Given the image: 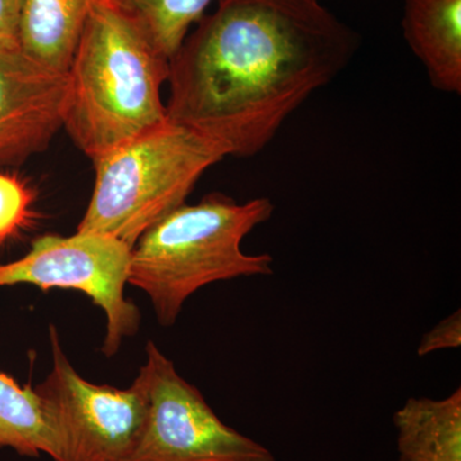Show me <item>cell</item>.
Instances as JSON below:
<instances>
[{
	"label": "cell",
	"mask_w": 461,
	"mask_h": 461,
	"mask_svg": "<svg viewBox=\"0 0 461 461\" xmlns=\"http://www.w3.org/2000/svg\"><path fill=\"white\" fill-rule=\"evenodd\" d=\"M140 372L148 414L127 461H277L268 447L224 424L153 341Z\"/></svg>",
	"instance_id": "5b68a950"
},
{
	"label": "cell",
	"mask_w": 461,
	"mask_h": 461,
	"mask_svg": "<svg viewBox=\"0 0 461 461\" xmlns=\"http://www.w3.org/2000/svg\"><path fill=\"white\" fill-rule=\"evenodd\" d=\"M273 212L268 198L238 203L221 193L181 205L138 240L129 284L148 294L158 321L171 327L185 302L206 285L275 273L271 254L242 250L244 239Z\"/></svg>",
	"instance_id": "3957f363"
},
{
	"label": "cell",
	"mask_w": 461,
	"mask_h": 461,
	"mask_svg": "<svg viewBox=\"0 0 461 461\" xmlns=\"http://www.w3.org/2000/svg\"><path fill=\"white\" fill-rule=\"evenodd\" d=\"M23 0H0V47L20 45Z\"/></svg>",
	"instance_id": "2e32d148"
},
{
	"label": "cell",
	"mask_w": 461,
	"mask_h": 461,
	"mask_svg": "<svg viewBox=\"0 0 461 461\" xmlns=\"http://www.w3.org/2000/svg\"><path fill=\"white\" fill-rule=\"evenodd\" d=\"M397 461H461V390L444 399L411 397L393 414Z\"/></svg>",
	"instance_id": "30bf717a"
},
{
	"label": "cell",
	"mask_w": 461,
	"mask_h": 461,
	"mask_svg": "<svg viewBox=\"0 0 461 461\" xmlns=\"http://www.w3.org/2000/svg\"><path fill=\"white\" fill-rule=\"evenodd\" d=\"M67 74L14 47H0V167L20 166L63 127Z\"/></svg>",
	"instance_id": "ba28073f"
},
{
	"label": "cell",
	"mask_w": 461,
	"mask_h": 461,
	"mask_svg": "<svg viewBox=\"0 0 461 461\" xmlns=\"http://www.w3.org/2000/svg\"><path fill=\"white\" fill-rule=\"evenodd\" d=\"M226 150L200 133L165 123L93 160L95 185L77 232L111 236L135 247L181 205Z\"/></svg>",
	"instance_id": "277c9868"
},
{
	"label": "cell",
	"mask_w": 461,
	"mask_h": 461,
	"mask_svg": "<svg viewBox=\"0 0 461 461\" xmlns=\"http://www.w3.org/2000/svg\"><path fill=\"white\" fill-rule=\"evenodd\" d=\"M403 39L446 94L461 93V0H403Z\"/></svg>",
	"instance_id": "9c48e42d"
},
{
	"label": "cell",
	"mask_w": 461,
	"mask_h": 461,
	"mask_svg": "<svg viewBox=\"0 0 461 461\" xmlns=\"http://www.w3.org/2000/svg\"><path fill=\"white\" fill-rule=\"evenodd\" d=\"M168 59L214 0H112Z\"/></svg>",
	"instance_id": "4fadbf2b"
},
{
	"label": "cell",
	"mask_w": 461,
	"mask_h": 461,
	"mask_svg": "<svg viewBox=\"0 0 461 461\" xmlns=\"http://www.w3.org/2000/svg\"><path fill=\"white\" fill-rule=\"evenodd\" d=\"M96 0H23L21 50L41 65L67 74Z\"/></svg>",
	"instance_id": "8fae6325"
},
{
	"label": "cell",
	"mask_w": 461,
	"mask_h": 461,
	"mask_svg": "<svg viewBox=\"0 0 461 461\" xmlns=\"http://www.w3.org/2000/svg\"><path fill=\"white\" fill-rule=\"evenodd\" d=\"M461 346V311L457 309L453 314L444 318L430 329L420 339L418 346V357H426L436 351L447 348H459Z\"/></svg>",
	"instance_id": "9a60e30c"
},
{
	"label": "cell",
	"mask_w": 461,
	"mask_h": 461,
	"mask_svg": "<svg viewBox=\"0 0 461 461\" xmlns=\"http://www.w3.org/2000/svg\"><path fill=\"white\" fill-rule=\"evenodd\" d=\"M50 336L53 368L35 391L56 423L60 461H127L147 420L144 375L127 390L90 384L69 363L56 327Z\"/></svg>",
	"instance_id": "52a82bcc"
},
{
	"label": "cell",
	"mask_w": 461,
	"mask_h": 461,
	"mask_svg": "<svg viewBox=\"0 0 461 461\" xmlns=\"http://www.w3.org/2000/svg\"><path fill=\"white\" fill-rule=\"evenodd\" d=\"M33 193L17 176L0 173V245L32 223Z\"/></svg>",
	"instance_id": "5bb4252c"
},
{
	"label": "cell",
	"mask_w": 461,
	"mask_h": 461,
	"mask_svg": "<svg viewBox=\"0 0 461 461\" xmlns=\"http://www.w3.org/2000/svg\"><path fill=\"white\" fill-rule=\"evenodd\" d=\"M169 59L112 0L91 5L67 72L63 127L91 160L165 123Z\"/></svg>",
	"instance_id": "7a4b0ae2"
},
{
	"label": "cell",
	"mask_w": 461,
	"mask_h": 461,
	"mask_svg": "<svg viewBox=\"0 0 461 461\" xmlns=\"http://www.w3.org/2000/svg\"><path fill=\"white\" fill-rule=\"evenodd\" d=\"M131 250L120 240L98 233L41 236L25 257L0 263V287L30 284L44 291H81L104 312L107 332L102 348L111 357L123 339L131 338L140 327L138 306L124 296Z\"/></svg>",
	"instance_id": "8992f818"
},
{
	"label": "cell",
	"mask_w": 461,
	"mask_h": 461,
	"mask_svg": "<svg viewBox=\"0 0 461 461\" xmlns=\"http://www.w3.org/2000/svg\"><path fill=\"white\" fill-rule=\"evenodd\" d=\"M5 447L21 456L62 460L56 423L35 388L0 372V448Z\"/></svg>",
	"instance_id": "7c38bea8"
},
{
	"label": "cell",
	"mask_w": 461,
	"mask_h": 461,
	"mask_svg": "<svg viewBox=\"0 0 461 461\" xmlns=\"http://www.w3.org/2000/svg\"><path fill=\"white\" fill-rule=\"evenodd\" d=\"M359 44L321 0H214L169 59L167 120L257 156Z\"/></svg>",
	"instance_id": "6da1fadb"
}]
</instances>
